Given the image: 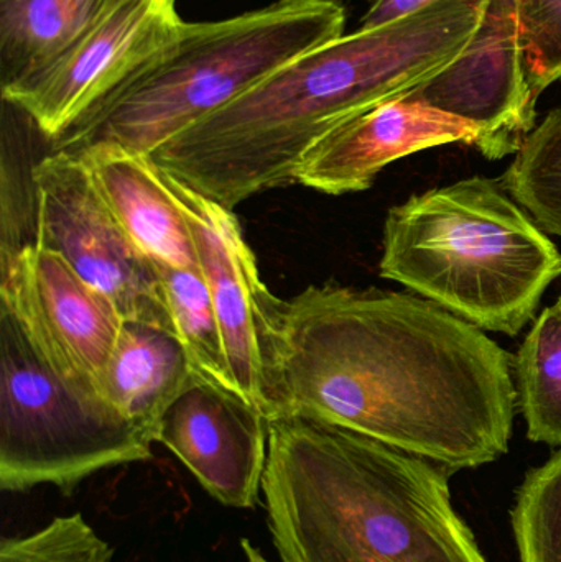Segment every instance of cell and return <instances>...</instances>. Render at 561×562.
<instances>
[{"label":"cell","mask_w":561,"mask_h":562,"mask_svg":"<svg viewBox=\"0 0 561 562\" xmlns=\"http://www.w3.org/2000/svg\"><path fill=\"white\" fill-rule=\"evenodd\" d=\"M516 405L510 353L427 297L323 284L270 314L269 422L336 426L458 472L509 452Z\"/></svg>","instance_id":"1"},{"label":"cell","mask_w":561,"mask_h":562,"mask_svg":"<svg viewBox=\"0 0 561 562\" xmlns=\"http://www.w3.org/2000/svg\"><path fill=\"white\" fill-rule=\"evenodd\" d=\"M481 7L483 0H440L397 22L323 43L148 158L229 210L295 183L300 161L329 132L450 65L476 32Z\"/></svg>","instance_id":"2"},{"label":"cell","mask_w":561,"mask_h":562,"mask_svg":"<svg viewBox=\"0 0 561 562\" xmlns=\"http://www.w3.org/2000/svg\"><path fill=\"white\" fill-rule=\"evenodd\" d=\"M450 474L348 429L272 419L262 491L280 562H487Z\"/></svg>","instance_id":"3"},{"label":"cell","mask_w":561,"mask_h":562,"mask_svg":"<svg viewBox=\"0 0 561 562\" xmlns=\"http://www.w3.org/2000/svg\"><path fill=\"white\" fill-rule=\"evenodd\" d=\"M379 269L483 330L516 337L561 276V254L503 183L473 177L392 207Z\"/></svg>","instance_id":"4"},{"label":"cell","mask_w":561,"mask_h":562,"mask_svg":"<svg viewBox=\"0 0 561 562\" xmlns=\"http://www.w3.org/2000/svg\"><path fill=\"white\" fill-rule=\"evenodd\" d=\"M345 7L335 0H277L217 22L188 23L170 45L82 114L52 150L111 142L154 154L296 56L339 38Z\"/></svg>","instance_id":"5"},{"label":"cell","mask_w":561,"mask_h":562,"mask_svg":"<svg viewBox=\"0 0 561 562\" xmlns=\"http://www.w3.org/2000/svg\"><path fill=\"white\" fill-rule=\"evenodd\" d=\"M154 436L104 396L63 379L0 306V487L71 495L104 469L152 458Z\"/></svg>","instance_id":"6"},{"label":"cell","mask_w":561,"mask_h":562,"mask_svg":"<svg viewBox=\"0 0 561 562\" xmlns=\"http://www.w3.org/2000/svg\"><path fill=\"white\" fill-rule=\"evenodd\" d=\"M32 175L36 203L33 244L58 254L82 280L104 293L125 321L175 333L150 259L122 229L82 158L52 150L33 165Z\"/></svg>","instance_id":"7"},{"label":"cell","mask_w":561,"mask_h":562,"mask_svg":"<svg viewBox=\"0 0 561 562\" xmlns=\"http://www.w3.org/2000/svg\"><path fill=\"white\" fill-rule=\"evenodd\" d=\"M0 306L19 319L63 379L101 395L124 324L121 311L104 293L82 280L58 254L29 244L0 267Z\"/></svg>","instance_id":"8"},{"label":"cell","mask_w":561,"mask_h":562,"mask_svg":"<svg viewBox=\"0 0 561 562\" xmlns=\"http://www.w3.org/2000/svg\"><path fill=\"white\" fill-rule=\"evenodd\" d=\"M408 95L478 128L490 160L516 155L537 125L516 0H483L463 52Z\"/></svg>","instance_id":"9"},{"label":"cell","mask_w":561,"mask_h":562,"mask_svg":"<svg viewBox=\"0 0 561 562\" xmlns=\"http://www.w3.org/2000/svg\"><path fill=\"white\" fill-rule=\"evenodd\" d=\"M183 23L177 0H122L42 78L3 101L53 144L170 45Z\"/></svg>","instance_id":"10"},{"label":"cell","mask_w":561,"mask_h":562,"mask_svg":"<svg viewBox=\"0 0 561 562\" xmlns=\"http://www.w3.org/2000/svg\"><path fill=\"white\" fill-rule=\"evenodd\" d=\"M160 173L190 227L198 267L220 323L231 379L237 392L263 412L267 327L279 297L260 279L256 256L233 210L171 175Z\"/></svg>","instance_id":"11"},{"label":"cell","mask_w":561,"mask_h":562,"mask_svg":"<svg viewBox=\"0 0 561 562\" xmlns=\"http://www.w3.org/2000/svg\"><path fill=\"white\" fill-rule=\"evenodd\" d=\"M157 442L220 504L250 510L260 504L269 418L236 390L193 372L161 416Z\"/></svg>","instance_id":"12"},{"label":"cell","mask_w":561,"mask_h":562,"mask_svg":"<svg viewBox=\"0 0 561 562\" xmlns=\"http://www.w3.org/2000/svg\"><path fill=\"white\" fill-rule=\"evenodd\" d=\"M448 144L480 148L481 134L405 92L329 132L300 161L295 183L332 196L361 193L394 161Z\"/></svg>","instance_id":"13"},{"label":"cell","mask_w":561,"mask_h":562,"mask_svg":"<svg viewBox=\"0 0 561 562\" xmlns=\"http://www.w3.org/2000/svg\"><path fill=\"white\" fill-rule=\"evenodd\" d=\"M76 154L122 229L147 259L198 269L183 211L150 158L111 142H98Z\"/></svg>","instance_id":"14"},{"label":"cell","mask_w":561,"mask_h":562,"mask_svg":"<svg viewBox=\"0 0 561 562\" xmlns=\"http://www.w3.org/2000/svg\"><path fill=\"white\" fill-rule=\"evenodd\" d=\"M122 0H0V88L42 78Z\"/></svg>","instance_id":"15"},{"label":"cell","mask_w":561,"mask_h":562,"mask_svg":"<svg viewBox=\"0 0 561 562\" xmlns=\"http://www.w3.org/2000/svg\"><path fill=\"white\" fill-rule=\"evenodd\" d=\"M180 337L141 321H125L102 379L101 395L157 442L158 425L193 375Z\"/></svg>","instance_id":"16"},{"label":"cell","mask_w":561,"mask_h":562,"mask_svg":"<svg viewBox=\"0 0 561 562\" xmlns=\"http://www.w3.org/2000/svg\"><path fill=\"white\" fill-rule=\"evenodd\" d=\"M517 403L527 438L561 446V310L546 307L514 357Z\"/></svg>","instance_id":"17"},{"label":"cell","mask_w":561,"mask_h":562,"mask_svg":"<svg viewBox=\"0 0 561 562\" xmlns=\"http://www.w3.org/2000/svg\"><path fill=\"white\" fill-rule=\"evenodd\" d=\"M175 333L180 337L198 375L224 389L236 390L227 367L226 350L206 281L198 269H177L155 262Z\"/></svg>","instance_id":"18"},{"label":"cell","mask_w":561,"mask_h":562,"mask_svg":"<svg viewBox=\"0 0 561 562\" xmlns=\"http://www.w3.org/2000/svg\"><path fill=\"white\" fill-rule=\"evenodd\" d=\"M510 524L520 562H561V451L527 472Z\"/></svg>","instance_id":"19"},{"label":"cell","mask_w":561,"mask_h":562,"mask_svg":"<svg viewBox=\"0 0 561 562\" xmlns=\"http://www.w3.org/2000/svg\"><path fill=\"white\" fill-rule=\"evenodd\" d=\"M0 562H114V551L75 514L55 518L26 537L3 538Z\"/></svg>","instance_id":"20"},{"label":"cell","mask_w":561,"mask_h":562,"mask_svg":"<svg viewBox=\"0 0 561 562\" xmlns=\"http://www.w3.org/2000/svg\"><path fill=\"white\" fill-rule=\"evenodd\" d=\"M534 94L561 79V0H516Z\"/></svg>","instance_id":"21"},{"label":"cell","mask_w":561,"mask_h":562,"mask_svg":"<svg viewBox=\"0 0 561 562\" xmlns=\"http://www.w3.org/2000/svg\"><path fill=\"white\" fill-rule=\"evenodd\" d=\"M33 165L20 167L16 155L3 148L2 211H0V267L13 259L23 247L35 243V187Z\"/></svg>","instance_id":"22"},{"label":"cell","mask_w":561,"mask_h":562,"mask_svg":"<svg viewBox=\"0 0 561 562\" xmlns=\"http://www.w3.org/2000/svg\"><path fill=\"white\" fill-rule=\"evenodd\" d=\"M440 0H375L362 16L359 29L369 30L414 15Z\"/></svg>","instance_id":"23"},{"label":"cell","mask_w":561,"mask_h":562,"mask_svg":"<svg viewBox=\"0 0 561 562\" xmlns=\"http://www.w3.org/2000/svg\"><path fill=\"white\" fill-rule=\"evenodd\" d=\"M243 550L244 554H246L247 562H269L256 547H253V544L249 543V541H243Z\"/></svg>","instance_id":"24"},{"label":"cell","mask_w":561,"mask_h":562,"mask_svg":"<svg viewBox=\"0 0 561 562\" xmlns=\"http://www.w3.org/2000/svg\"><path fill=\"white\" fill-rule=\"evenodd\" d=\"M557 303H559V306H560V310H561V296H560V300L557 301Z\"/></svg>","instance_id":"25"}]
</instances>
